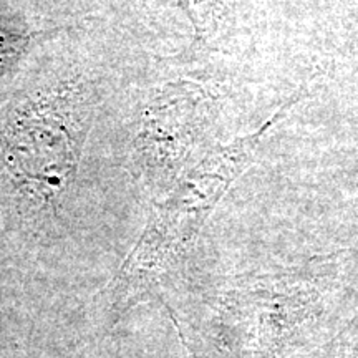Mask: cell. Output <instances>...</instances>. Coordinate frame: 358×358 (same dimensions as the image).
I'll list each match as a JSON object with an SVG mask.
<instances>
[{"mask_svg":"<svg viewBox=\"0 0 358 358\" xmlns=\"http://www.w3.org/2000/svg\"><path fill=\"white\" fill-rule=\"evenodd\" d=\"M2 148L12 178L35 198L60 196L78 166L80 128L65 101H30L7 120Z\"/></svg>","mask_w":358,"mask_h":358,"instance_id":"6da1fadb","label":"cell"},{"mask_svg":"<svg viewBox=\"0 0 358 358\" xmlns=\"http://www.w3.org/2000/svg\"><path fill=\"white\" fill-rule=\"evenodd\" d=\"M189 19L196 37L208 40L217 34L224 22L229 19L234 0H178Z\"/></svg>","mask_w":358,"mask_h":358,"instance_id":"7a4b0ae2","label":"cell"}]
</instances>
